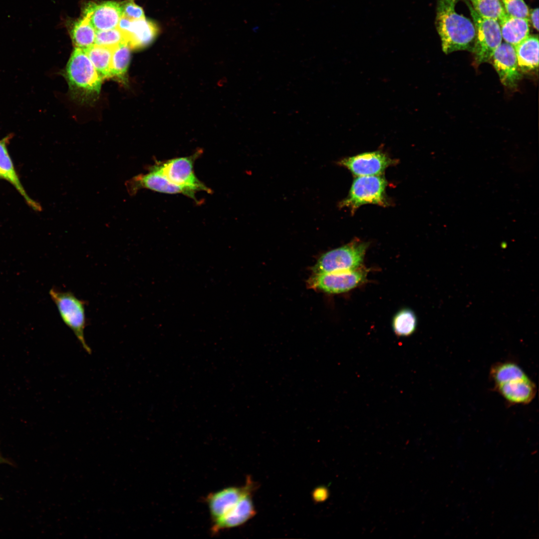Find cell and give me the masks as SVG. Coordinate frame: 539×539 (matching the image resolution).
<instances>
[{"label": "cell", "instance_id": "21", "mask_svg": "<svg viewBox=\"0 0 539 539\" xmlns=\"http://www.w3.org/2000/svg\"><path fill=\"white\" fill-rule=\"evenodd\" d=\"M112 50V48L94 44L84 50L102 79L111 78Z\"/></svg>", "mask_w": 539, "mask_h": 539}, {"label": "cell", "instance_id": "4", "mask_svg": "<svg viewBox=\"0 0 539 539\" xmlns=\"http://www.w3.org/2000/svg\"><path fill=\"white\" fill-rule=\"evenodd\" d=\"M387 182L382 175L359 176L353 180L347 196L339 203V208H348L351 213L362 205H389L386 194Z\"/></svg>", "mask_w": 539, "mask_h": 539}, {"label": "cell", "instance_id": "30", "mask_svg": "<svg viewBox=\"0 0 539 539\" xmlns=\"http://www.w3.org/2000/svg\"><path fill=\"white\" fill-rule=\"evenodd\" d=\"M327 491L324 488L316 489L314 493V499L318 501H323L327 497Z\"/></svg>", "mask_w": 539, "mask_h": 539}, {"label": "cell", "instance_id": "7", "mask_svg": "<svg viewBox=\"0 0 539 539\" xmlns=\"http://www.w3.org/2000/svg\"><path fill=\"white\" fill-rule=\"evenodd\" d=\"M469 7L476 35L473 51L476 65L491 60L495 51L502 42L500 26L498 20L483 18L473 9L469 1H466Z\"/></svg>", "mask_w": 539, "mask_h": 539}, {"label": "cell", "instance_id": "18", "mask_svg": "<svg viewBox=\"0 0 539 539\" xmlns=\"http://www.w3.org/2000/svg\"><path fill=\"white\" fill-rule=\"evenodd\" d=\"M499 22L502 39L515 47L530 35L528 19L506 14Z\"/></svg>", "mask_w": 539, "mask_h": 539}, {"label": "cell", "instance_id": "27", "mask_svg": "<svg viewBox=\"0 0 539 539\" xmlns=\"http://www.w3.org/2000/svg\"><path fill=\"white\" fill-rule=\"evenodd\" d=\"M500 1L507 15L529 19V9L524 0H500Z\"/></svg>", "mask_w": 539, "mask_h": 539}, {"label": "cell", "instance_id": "26", "mask_svg": "<svg viewBox=\"0 0 539 539\" xmlns=\"http://www.w3.org/2000/svg\"><path fill=\"white\" fill-rule=\"evenodd\" d=\"M127 42L122 32L117 27L106 30H96L95 44L114 48L120 44Z\"/></svg>", "mask_w": 539, "mask_h": 539}, {"label": "cell", "instance_id": "11", "mask_svg": "<svg viewBox=\"0 0 539 539\" xmlns=\"http://www.w3.org/2000/svg\"><path fill=\"white\" fill-rule=\"evenodd\" d=\"M83 17L87 18L96 30H106L117 27L123 15L122 3L115 1L85 4Z\"/></svg>", "mask_w": 539, "mask_h": 539}, {"label": "cell", "instance_id": "20", "mask_svg": "<svg viewBox=\"0 0 539 539\" xmlns=\"http://www.w3.org/2000/svg\"><path fill=\"white\" fill-rule=\"evenodd\" d=\"M131 48L124 42L113 48L111 61V77L124 83L131 58Z\"/></svg>", "mask_w": 539, "mask_h": 539}, {"label": "cell", "instance_id": "5", "mask_svg": "<svg viewBox=\"0 0 539 539\" xmlns=\"http://www.w3.org/2000/svg\"><path fill=\"white\" fill-rule=\"evenodd\" d=\"M63 322L73 331L83 349L89 354L91 349L84 337L87 325L85 302L72 292L52 288L49 291Z\"/></svg>", "mask_w": 539, "mask_h": 539}, {"label": "cell", "instance_id": "10", "mask_svg": "<svg viewBox=\"0 0 539 539\" xmlns=\"http://www.w3.org/2000/svg\"><path fill=\"white\" fill-rule=\"evenodd\" d=\"M123 33L131 49H140L151 44L159 29L153 21L146 18L132 20L122 15L117 26Z\"/></svg>", "mask_w": 539, "mask_h": 539}, {"label": "cell", "instance_id": "3", "mask_svg": "<svg viewBox=\"0 0 539 539\" xmlns=\"http://www.w3.org/2000/svg\"><path fill=\"white\" fill-rule=\"evenodd\" d=\"M200 155V152L198 151L189 156L159 162L149 168L159 173L170 182L182 188L187 196L195 200L197 192L211 193V190L197 178L194 172V164Z\"/></svg>", "mask_w": 539, "mask_h": 539}, {"label": "cell", "instance_id": "14", "mask_svg": "<svg viewBox=\"0 0 539 539\" xmlns=\"http://www.w3.org/2000/svg\"><path fill=\"white\" fill-rule=\"evenodd\" d=\"M494 389L510 405L528 404L537 392L535 383L527 374L495 385Z\"/></svg>", "mask_w": 539, "mask_h": 539}, {"label": "cell", "instance_id": "29", "mask_svg": "<svg viewBox=\"0 0 539 539\" xmlns=\"http://www.w3.org/2000/svg\"><path fill=\"white\" fill-rule=\"evenodd\" d=\"M529 21H530L537 31L539 30V9L538 8L529 10Z\"/></svg>", "mask_w": 539, "mask_h": 539}, {"label": "cell", "instance_id": "13", "mask_svg": "<svg viewBox=\"0 0 539 539\" xmlns=\"http://www.w3.org/2000/svg\"><path fill=\"white\" fill-rule=\"evenodd\" d=\"M252 483L248 480L243 487H228L208 494L205 498L212 522L220 518L247 493L252 492Z\"/></svg>", "mask_w": 539, "mask_h": 539}, {"label": "cell", "instance_id": "31", "mask_svg": "<svg viewBox=\"0 0 539 539\" xmlns=\"http://www.w3.org/2000/svg\"><path fill=\"white\" fill-rule=\"evenodd\" d=\"M6 464L10 465H12L13 463L7 458L3 457L0 452V464Z\"/></svg>", "mask_w": 539, "mask_h": 539}, {"label": "cell", "instance_id": "16", "mask_svg": "<svg viewBox=\"0 0 539 539\" xmlns=\"http://www.w3.org/2000/svg\"><path fill=\"white\" fill-rule=\"evenodd\" d=\"M128 193L134 195L141 189H147L153 191L166 194H182L186 196L185 191L176 186L159 173L149 168L148 173L133 177L125 183Z\"/></svg>", "mask_w": 539, "mask_h": 539}, {"label": "cell", "instance_id": "17", "mask_svg": "<svg viewBox=\"0 0 539 539\" xmlns=\"http://www.w3.org/2000/svg\"><path fill=\"white\" fill-rule=\"evenodd\" d=\"M0 176L9 182L32 209L40 211L41 207L28 195L15 170L4 140L0 141Z\"/></svg>", "mask_w": 539, "mask_h": 539}, {"label": "cell", "instance_id": "6", "mask_svg": "<svg viewBox=\"0 0 539 539\" xmlns=\"http://www.w3.org/2000/svg\"><path fill=\"white\" fill-rule=\"evenodd\" d=\"M368 244L353 240L322 255L313 268L314 274L351 270L361 267Z\"/></svg>", "mask_w": 539, "mask_h": 539}, {"label": "cell", "instance_id": "24", "mask_svg": "<svg viewBox=\"0 0 539 539\" xmlns=\"http://www.w3.org/2000/svg\"><path fill=\"white\" fill-rule=\"evenodd\" d=\"M473 9L480 16L498 20L507 14L500 0H468Z\"/></svg>", "mask_w": 539, "mask_h": 539}, {"label": "cell", "instance_id": "23", "mask_svg": "<svg viewBox=\"0 0 539 539\" xmlns=\"http://www.w3.org/2000/svg\"><path fill=\"white\" fill-rule=\"evenodd\" d=\"M527 375L523 369L512 361L499 362L494 364L490 370V377L493 385L509 379Z\"/></svg>", "mask_w": 539, "mask_h": 539}, {"label": "cell", "instance_id": "32", "mask_svg": "<svg viewBox=\"0 0 539 539\" xmlns=\"http://www.w3.org/2000/svg\"></svg>", "mask_w": 539, "mask_h": 539}, {"label": "cell", "instance_id": "22", "mask_svg": "<svg viewBox=\"0 0 539 539\" xmlns=\"http://www.w3.org/2000/svg\"><path fill=\"white\" fill-rule=\"evenodd\" d=\"M95 36L96 30L85 17L76 21L71 30L73 44L83 50L95 44Z\"/></svg>", "mask_w": 539, "mask_h": 539}, {"label": "cell", "instance_id": "15", "mask_svg": "<svg viewBox=\"0 0 539 539\" xmlns=\"http://www.w3.org/2000/svg\"><path fill=\"white\" fill-rule=\"evenodd\" d=\"M256 514L251 498V492L245 494L228 511L212 522V535L226 530L239 527L252 518Z\"/></svg>", "mask_w": 539, "mask_h": 539}, {"label": "cell", "instance_id": "2", "mask_svg": "<svg viewBox=\"0 0 539 539\" xmlns=\"http://www.w3.org/2000/svg\"><path fill=\"white\" fill-rule=\"evenodd\" d=\"M64 72L73 98L85 103L98 97L103 79L84 50L74 48Z\"/></svg>", "mask_w": 539, "mask_h": 539}, {"label": "cell", "instance_id": "25", "mask_svg": "<svg viewBox=\"0 0 539 539\" xmlns=\"http://www.w3.org/2000/svg\"><path fill=\"white\" fill-rule=\"evenodd\" d=\"M417 319L410 309H403L398 312L393 318L392 327L395 334L400 336H407L415 330Z\"/></svg>", "mask_w": 539, "mask_h": 539}, {"label": "cell", "instance_id": "1", "mask_svg": "<svg viewBox=\"0 0 539 539\" xmlns=\"http://www.w3.org/2000/svg\"><path fill=\"white\" fill-rule=\"evenodd\" d=\"M458 0H437L435 24L442 50L446 54L458 50L473 52L476 32L470 19L457 13Z\"/></svg>", "mask_w": 539, "mask_h": 539}, {"label": "cell", "instance_id": "28", "mask_svg": "<svg viewBox=\"0 0 539 539\" xmlns=\"http://www.w3.org/2000/svg\"><path fill=\"white\" fill-rule=\"evenodd\" d=\"M121 3L123 16L132 20L145 18L143 8L136 4L134 0H128Z\"/></svg>", "mask_w": 539, "mask_h": 539}, {"label": "cell", "instance_id": "8", "mask_svg": "<svg viewBox=\"0 0 539 539\" xmlns=\"http://www.w3.org/2000/svg\"><path fill=\"white\" fill-rule=\"evenodd\" d=\"M367 270L363 268L320 274H314L309 280L310 286L330 293L348 291L362 283L366 279Z\"/></svg>", "mask_w": 539, "mask_h": 539}, {"label": "cell", "instance_id": "19", "mask_svg": "<svg viewBox=\"0 0 539 539\" xmlns=\"http://www.w3.org/2000/svg\"><path fill=\"white\" fill-rule=\"evenodd\" d=\"M518 65L522 72H531L539 67V38L529 35L515 47Z\"/></svg>", "mask_w": 539, "mask_h": 539}, {"label": "cell", "instance_id": "9", "mask_svg": "<svg viewBox=\"0 0 539 539\" xmlns=\"http://www.w3.org/2000/svg\"><path fill=\"white\" fill-rule=\"evenodd\" d=\"M396 163V160L379 151L362 153L337 162L356 177L382 175L387 168Z\"/></svg>", "mask_w": 539, "mask_h": 539}, {"label": "cell", "instance_id": "12", "mask_svg": "<svg viewBox=\"0 0 539 539\" xmlns=\"http://www.w3.org/2000/svg\"><path fill=\"white\" fill-rule=\"evenodd\" d=\"M491 59L502 84L515 87L521 78L515 46L506 42H502Z\"/></svg>", "mask_w": 539, "mask_h": 539}]
</instances>
